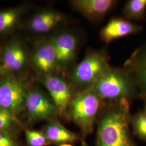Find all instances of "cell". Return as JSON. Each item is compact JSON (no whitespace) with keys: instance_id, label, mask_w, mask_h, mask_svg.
Returning a JSON list of instances; mask_svg holds the SVG:
<instances>
[{"instance_id":"6da1fadb","label":"cell","mask_w":146,"mask_h":146,"mask_svg":"<svg viewBox=\"0 0 146 146\" xmlns=\"http://www.w3.org/2000/svg\"><path fill=\"white\" fill-rule=\"evenodd\" d=\"M131 118L129 100L104 101L96 121L95 146H135L130 131Z\"/></svg>"},{"instance_id":"7a4b0ae2","label":"cell","mask_w":146,"mask_h":146,"mask_svg":"<svg viewBox=\"0 0 146 146\" xmlns=\"http://www.w3.org/2000/svg\"><path fill=\"white\" fill-rule=\"evenodd\" d=\"M104 102L91 88L77 91L70 102L66 117L80 129L84 146L86 137L94 131Z\"/></svg>"},{"instance_id":"3957f363","label":"cell","mask_w":146,"mask_h":146,"mask_svg":"<svg viewBox=\"0 0 146 146\" xmlns=\"http://www.w3.org/2000/svg\"><path fill=\"white\" fill-rule=\"evenodd\" d=\"M89 88L104 101L129 100L138 96L135 84L123 67L110 66Z\"/></svg>"},{"instance_id":"277c9868","label":"cell","mask_w":146,"mask_h":146,"mask_svg":"<svg viewBox=\"0 0 146 146\" xmlns=\"http://www.w3.org/2000/svg\"><path fill=\"white\" fill-rule=\"evenodd\" d=\"M110 67V56L104 49H88L84 58L72 69L70 83L76 92L88 88Z\"/></svg>"},{"instance_id":"5b68a950","label":"cell","mask_w":146,"mask_h":146,"mask_svg":"<svg viewBox=\"0 0 146 146\" xmlns=\"http://www.w3.org/2000/svg\"><path fill=\"white\" fill-rule=\"evenodd\" d=\"M42 82L57 109L58 115L66 117L69 104L76 92L75 89L70 82L55 74L43 76Z\"/></svg>"},{"instance_id":"8992f818","label":"cell","mask_w":146,"mask_h":146,"mask_svg":"<svg viewBox=\"0 0 146 146\" xmlns=\"http://www.w3.org/2000/svg\"><path fill=\"white\" fill-rule=\"evenodd\" d=\"M27 93L21 82L8 77L0 83V108L17 116L25 110Z\"/></svg>"},{"instance_id":"52a82bcc","label":"cell","mask_w":146,"mask_h":146,"mask_svg":"<svg viewBox=\"0 0 146 146\" xmlns=\"http://www.w3.org/2000/svg\"><path fill=\"white\" fill-rule=\"evenodd\" d=\"M29 120L31 122L55 119L58 110L50 97L39 89L27 93L25 101Z\"/></svg>"},{"instance_id":"ba28073f","label":"cell","mask_w":146,"mask_h":146,"mask_svg":"<svg viewBox=\"0 0 146 146\" xmlns=\"http://www.w3.org/2000/svg\"><path fill=\"white\" fill-rule=\"evenodd\" d=\"M123 68L135 84L138 96L146 100V43L136 49L124 63Z\"/></svg>"},{"instance_id":"9c48e42d","label":"cell","mask_w":146,"mask_h":146,"mask_svg":"<svg viewBox=\"0 0 146 146\" xmlns=\"http://www.w3.org/2000/svg\"><path fill=\"white\" fill-rule=\"evenodd\" d=\"M56 50L58 67L68 68L76 58L79 46V38L75 34L64 31L52 38Z\"/></svg>"},{"instance_id":"30bf717a","label":"cell","mask_w":146,"mask_h":146,"mask_svg":"<svg viewBox=\"0 0 146 146\" xmlns=\"http://www.w3.org/2000/svg\"><path fill=\"white\" fill-rule=\"evenodd\" d=\"M115 0H73L70 4L75 11L91 22L103 19L115 7Z\"/></svg>"},{"instance_id":"8fae6325","label":"cell","mask_w":146,"mask_h":146,"mask_svg":"<svg viewBox=\"0 0 146 146\" xmlns=\"http://www.w3.org/2000/svg\"><path fill=\"white\" fill-rule=\"evenodd\" d=\"M143 27L125 18H113L100 31L101 40L107 44L116 39L141 32Z\"/></svg>"},{"instance_id":"7c38bea8","label":"cell","mask_w":146,"mask_h":146,"mask_svg":"<svg viewBox=\"0 0 146 146\" xmlns=\"http://www.w3.org/2000/svg\"><path fill=\"white\" fill-rule=\"evenodd\" d=\"M33 61L35 67L43 76L54 74L59 67L52 38L37 47L34 54Z\"/></svg>"},{"instance_id":"4fadbf2b","label":"cell","mask_w":146,"mask_h":146,"mask_svg":"<svg viewBox=\"0 0 146 146\" xmlns=\"http://www.w3.org/2000/svg\"><path fill=\"white\" fill-rule=\"evenodd\" d=\"M42 131L52 144L60 145L80 141L84 146L81 134L69 131L56 119L48 121Z\"/></svg>"},{"instance_id":"5bb4252c","label":"cell","mask_w":146,"mask_h":146,"mask_svg":"<svg viewBox=\"0 0 146 146\" xmlns=\"http://www.w3.org/2000/svg\"><path fill=\"white\" fill-rule=\"evenodd\" d=\"M61 13L52 10H46L38 13L31 19V30L38 34H45L51 31L64 20Z\"/></svg>"},{"instance_id":"9a60e30c","label":"cell","mask_w":146,"mask_h":146,"mask_svg":"<svg viewBox=\"0 0 146 146\" xmlns=\"http://www.w3.org/2000/svg\"><path fill=\"white\" fill-rule=\"evenodd\" d=\"M26 60V54L20 44L12 43L5 47L3 53V61L7 69L19 70L23 67Z\"/></svg>"},{"instance_id":"2e32d148","label":"cell","mask_w":146,"mask_h":146,"mask_svg":"<svg viewBox=\"0 0 146 146\" xmlns=\"http://www.w3.org/2000/svg\"><path fill=\"white\" fill-rule=\"evenodd\" d=\"M124 18L127 20L139 21L146 17V0H129L123 9Z\"/></svg>"},{"instance_id":"e0dca14e","label":"cell","mask_w":146,"mask_h":146,"mask_svg":"<svg viewBox=\"0 0 146 146\" xmlns=\"http://www.w3.org/2000/svg\"><path fill=\"white\" fill-rule=\"evenodd\" d=\"M19 124L16 116L0 108V131L14 134Z\"/></svg>"},{"instance_id":"ac0fdd59","label":"cell","mask_w":146,"mask_h":146,"mask_svg":"<svg viewBox=\"0 0 146 146\" xmlns=\"http://www.w3.org/2000/svg\"><path fill=\"white\" fill-rule=\"evenodd\" d=\"M131 125L134 134L140 139L146 141V115L139 111L131 116Z\"/></svg>"},{"instance_id":"d6986e66","label":"cell","mask_w":146,"mask_h":146,"mask_svg":"<svg viewBox=\"0 0 146 146\" xmlns=\"http://www.w3.org/2000/svg\"><path fill=\"white\" fill-rule=\"evenodd\" d=\"M25 134L29 146H48L52 144L42 131L26 129Z\"/></svg>"},{"instance_id":"ffe728a7","label":"cell","mask_w":146,"mask_h":146,"mask_svg":"<svg viewBox=\"0 0 146 146\" xmlns=\"http://www.w3.org/2000/svg\"><path fill=\"white\" fill-rule=\"evenodd\" d=\"M19 16L16 9L0 11V33L8 31L13 26Z\"/></svg>"},{"instance_id":"44dd1931","label":"cell","mask_w":146,"mask_h":146,"mask_svg":"<svg viewBox=\"0 0 146 146\" xmlns=\"http://www.w3.org/2000/svg\"><path fill=\"white\" fill-rule=\"evenodd\" d=\"M0 146H21L14 134L0 131Z\"/></svg>"},{"instance_id":"7402d4cb","label":"cell","mask_w":146,"mask_h":146,"mask_svg":"<svg viewBox=\"0 0 146 146\" xmlns=\"http://www.w3.org/2000/svg\"><path fill=\"white\" fill-rule=\"evenodd\" d=\"M58 146H74L71 145L70 143H64V144H62V145H60Z\"/></svg>"},{"instance_id":"603a6c76","label":"cell","mask_w":146,"mask_h":146,"mask_svg":"<svg viewBox=\"0 0 146 146\" xmlns=\"http://www.w3.org/2000/svg\"><path fill=\"white\" fill-rule=\"evenodd\" d=\"M145 100V105H144V113H145L146 115V100Z\"/></svg>"},{"instance_id":"cb8c5ba5","label":"cell","mask_w":146,"mask_h":146,"mask_svg":"<svg viewBox=\"0 0 146 146\" xmlns=\"http://www.w3.org/2000/svg\"><path fill=\"white\" fill-rule=\"evenodd\" d=\"M0 73H1V71H0Z\"/></svg>"}]
</instances>
